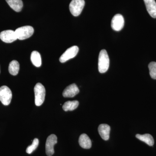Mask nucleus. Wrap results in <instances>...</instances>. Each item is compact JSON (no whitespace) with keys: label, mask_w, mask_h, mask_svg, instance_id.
<instances>
[{"label":"nucleus","mask_w":156,"mask_h":156,"mask_svg":"<svg viewBox=\"0 0 156 156\" xmlns=\"http://www.w3.org/2000/svg\"><path fill=\"white\" fill-rule=\"evenodd\" d=\"M98 71L101 73L107 71L109 66V58L107 52L105 50H102L99 53L98 63Z\"/></svg>","instance_id":"f257e3e1"},{"label":"nucleus","mask_w":156,"mask_h":156,"mask_svg":"<svg viewBox=\"0 0 156 156\" xmlns=\"http://www.w3.org/2000/svg\"><path fill=\"white\" fill-rule=\"evenodd\" d=\"M35 94V103L37 106L41 105L44 103L46 95L45 87L41 83H37L34 88Z\"/></svg>","instance_id":"f03ea898"},{"label":"nucleus","mask_w":156,"mask_h":156,"mask_svg":"<svg viewBox=\"0 0 156 156\" xmlns=\"http://www.w3.org/2000/svg\"><path fill=\"white\" fill-rule=\"evenodd\" d=\"M17 39L23 40L30 37L34 33L33 27L30 26L21 27L15 31Z\"/></svg>","instance_id":"7ed1b4c3"},{"label":"nucleus","mask_w":156,"mask_h":156,"mask_svg":"<svg viewBox=\"0 0 156 156\" xmlns=\"http://www.w3.org/2000/svg\"><path fill=\"white\" fill-rule=\"evenodd\" d=\"M84 0H72L70 3V11L73 15L77 17L81 14L85 6Z\"/></svg>","instance_id":"20e7f679"},{"label":"nucleus","mask_w":156,"mask_h":156,"mask_svg":"<svg viewBox=\"0 0 156 156\" xmlns=\"http://www.w3.org/2000/svg\"><path fill=\"white\" fill-rule=\"evenodd\" d=\"M12 97V92L9 87L5 86L0 87V101L4 105H9Z\"/></svg>","instance_id":"39448f33"},{"label":"nucleus","mask_w":156,"mask_h":156,"mask_svg":"<svg viewBox=\"0 0 156 156\" xmlns=\"http://www.w3.org/2000/svg\"><path fill=\"white\" fill-rule=\"evenodd\" d=\"M79 48L76 46H74L67 49L59 58V61L64 63L76 56L79 52Z\"/></svg>","instance_id":"423d86ee"},{"label":"nucleus","mask_w":156,"mask_h":156,"mask_svg":"<svg viewBox=\"0 0 156 156\" xmlns=\"http://www.w3.org/2000/svg\"><path fill=\"white\" fill-rule=\"evenodd\" d=\"M57 142V136L55 134H51L48 136L46 143V153L47 155L51 156L54 154V146Z\"/></svg>","instance_id":"0eeeda50"},{"label":"nucleus","mask_w":156,"mask_h":156,"mask_svg":"<svg viewBox=\"0 0 156 156\" xmlns=\"http://www.w3.org/2000/svg\"><path fill=\"white\" fill-rule=\"evenodd\" d=\"M125 24V20L122 15L117 14L114 16L111 22L112 28L116 31L122 30Z\"/></svg>","instance_id":"6e6552de"},{"label":"nucleus","mask_w":156,"mask_h":156,"mask_svg":"<svg viewBox=\"0 0 156 156\" xmlns=\"http://www.w3.org/2000/svg\"><path fill=\"white\" fill-rule=\"evenodd\" d=\"M0 39L2 41L6 43H11L17 39L15 31L6 30L0 33Z\"/></svg>","instance_id":"1a4fd4ad"},{"label":"nucleus","mask_w":156,"mask_h":156,"mask_svg":"<svg viewBox=\"0 0 156 156\" xmlns=\"http://www.w3.org/2000/svg\"><path fill=\"white\" fill-rule=\"evenodd\" d=\"M80 92V90L76 85L73 83L68 86L63 91L62 95L65 98H72L75 96Z\"/></svg>","instance_id":"9d476101"},{"label":"nucleus","mask_w":156,"mask_h":156,"mask_svg":"<svg viewBox=\"0 0 156 156\" xmlns=\"http://www.w3.org/2000/svg\"><path fill=\"white\" fill-rule=\"evenodd\" d=\"M111 128L107 124H101L98 128V133L101 138L105 140H108L109 138Z\"/></svg>","instance_id":"9b49d317"},{"label":"nucleus","mask_w":156,"mask_h":156,"mask_svg":"<svg viewBox=\"0 0 156 156\" xmlns=\"http://www.w3.org/2000/svg\"><path fill=\"white\" fill-rule=\"evenodd\" d=\"M149 14L153 18H156V2L155 0H144Z\"/></svg>","instance_id":"f8f14e48"},{"label":"nucleus","mask_w":156,"mask_h":156,"mask_svg":"<svg viewBox=\"0 0 156 156\" xmlns=\"http://www.w3.org/2000/svg\"><path fill=\"white\" fill-rule=\"evenodd\" d=\"M79 144L84 149H90L92 147V142L87 134H81L79 140Z\"/></svg>","instance_id":"ddd939ff"},{"label":"nucleus","mask_w":156,"mask_h":156,"mask_svg":"<svg viewBox=\"0 0 156 156\" xmlns=\"http://www.w3.org/2000/svg\"><path fill=\"white\" fill-rule=\"evenodd\" d=\"M9 6L17 12H20L23 7L22 0H6Z\"/></svg>","instance_id":"4468645a"},{"label":"nucleus","mask_w":156,"mask_h":156,"mask_svg":"<svg viewBox=\"0 0 156 156\" xmlns=\"http://www.w3.org/2000/svg\"><path fill=\"white\" fill-rule=\"evenodd\" d=\"M136 137L140 140L145 142L150 146H152L154 145V141L153 137L151 134H146L141 135L137 134L136 135Z\"/></svg>","instance_id":"2eb2a0df"},{"label":"nucleus","mask_w":156,"mask_h":156,"mask_svg":"<svg viewBox=\"0 0 156 156\" xmlns=\"http://www.w3.org/2000/svg\"><path fill=\"white\" fill-rule=\"evenodd\" d=\"M31 61L33 64L36 67H40L42 64L41 58L38 52L34 51L32 52L30 56Z\"/></svg>","instance_id":"dca6fc26"},{"label":"nucleus","mask_w":156,"mask_h":156,"mask_svg":"<svg viewBox=\"0 0 156 156\" xmlns=\"http://www.w3.org/2000/svg\"><path fill=\"white\" fill-rule=\"evenodd\" d=\"M79 105V102L77 100L73 101H67L62 106L63 110L66 112L73 111L77 108Z\"/></svg>","instance_id":"f3484780"},{"label":"nucleus","mask_w":156,"mask_h":156,"mask_svg":"<svg viewBox=\"0 0 156 156\" xmlns=\"http://www.w3.org/2000/svg\"><path fill=\"white\" fill-rule=\"evenodd\" d=\"M20 65L16 60H13L9 64V73L13 76L17 75L19 72Z\"/></svg>","instance_id":"a211bd4d"},{"label":"nucleus","mask_w":156,"mask_h":156,"mask_svg":"<svg viewBox=\"0 0 156 156\" xmlns=\"http://www.w3.org/2000/svg\"><path fill=\"white\" fill-rule=\"evenodd\" d=\"M150 75L151 77L154 80H156V62H152L148 65Z\"/></svg>","instance_id":"6ab92c4d"},{"label":"nucleus","mask_w":156,"mask_h":156,"mask_svg":"<svg viewBox=\"0 0 156 156\" xmlns=\"http://www.w3.org/2000/svg\"><path fill=\"white\" fill-rule=\"evenodd\" d=\"M39 145V140L37 138H35L33 141L32 144L29 146L26 149V152L28 154H31L36 149Z\"/></svg>","instance_id":"aec40b11"}]
</instances>
